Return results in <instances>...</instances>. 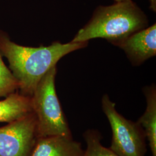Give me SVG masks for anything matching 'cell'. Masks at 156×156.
<instances>
[{
  "label": "cell",
  "mask_w": 156,
  "mask_h": 156,
  "mask_svg": "<svg viewBox=\"0 0 156 156\" xmlns=\"http://www.w3.org/2000/svg\"><path fill=\"white\" fill-rule=\"evenodd\" d=\"M37 138L33 112L0 127V156H30Z\"/></svg>",
  "instance_id": "cell-5"
},
{
  "label": "cell",
  "mask_w": 156,
  "mask_h": 156,
  "mask_svg": "<svg viewBox=\"0 0 156 156\" xmlns=\"http://www.w3.org/2000/svg\"><path fill=\"white\" fill-rule=\"evenodd\" d=\"M116 1V2H122V1H129V0H115Z\"/></svg>",
  "instance_id": "cell-13"
},
{
  "label": "cell",
  "mask_w": 156,
  "mask_h": 156,
  "mask_svg": "<svg viewBox=\"0 0 156 156\" xmlns=\"http://www.w3.org/2000/svg\"><path fill=\"white\" fill-rule=\"evenodd\" d=\"M56 67L50 69L40 80L31 96L38 138L56 135L73 137L56 93Z\"/></svg>",
  "instance_id": "cell-3"
},
{
  "label": "cell",
  "mask_w": 156,
  "mask_h": 156,
  "mask_svg": "<svg viewBox=\"0 0 156 156\" xmlns=\"http://www.w3.org/2000/svg\"><path fill=\"white\" fill-rule=\"evenodd\" d=\"M150 2V9L153 11H156V0H149Z\"/></svg>",
  "instance_id": "cell-12"
},
{
  "label": "cell",
  "mask_w": 156,
  "mask_h": 156,
  "mask_svg": "<svg viewBox=\"0 0 156 156\" xmlns=\"http://www.w3.org/2000/svg\"><path fill=\"white\" fill-rule=\"evenodd\" d=\"M144 93L147 106L144 113L140 117L138 123L145 131L149 142L152 156H156V89L155 85L145 87Z\"/></svg>",
  "instance_id": "cell-9"
},
{
  "label": "cell",
  "mask_w": 156,
  "mask_h": 156,
  "mask_svg": "<svg viewBox=\"0 0 156 156\" xmlns=\"http://www.w3.org/2000/svg\"><path fill=\"white\" fill-rule=\"evenodd\" d=\"M147 25L146 16L132 0L118 2L112 5L98 7L89 22L71 42H86L101 38L117 46Z\"/></svg>",
  "instance_id": "cell-2"
},
{
  "label": "cell",
  "mask_w": 156,
  "mask_h": 156,
  "mask_svg": "<svg viewBox=\"0 0 156 156\" xmlns=\"http://www.w3.org/2000/svg\"><path fill=\"white\" fill-rule=\"evenodd\" d=\"M0 53V97H7L19 90V83L11 71L6 66Z\"/></svg>",
  "instance_id": "cell-11"
},
{
  "label": "cell",
  "mask_w": 156,
  "mask_h": 156,
  "mask_svg": "<svg viewBox=\"0 0 156 156\" xmlns=\"http://www.w3.org/2000/svg\"><path fill=\"white\" fill-rule=\"evenodd\" d=\"M102 108L111 127L112 138L110 149L119 156H145L146 137L144 129L123 116L108 94L102 98Z\"/></svg>",
  "instance_id": "cell-4"
},
{
  "label": "cell",
  "mask_w": 156,
  "mask_h": 156,
  "mask_svg": "<svg viewBox=\"0 0 156 156\" xmlns=\"http://www.w3.org/2000/svg\"><path fill=\"white\" fill-rule=\"evenodd\" d=\"M88 42L62 44L55 42L38 48L18 45L0 30V53L6 58L9 68L19 83L20 93L31 97L46 73L71 52L87 46Z\"/></svg>",
  "instance_id": "cell-1"
},
{
  "label": "cell",
  "mask_w": 156,
  "mask_h": 156,
  "mask_svg": "<svg viewBox=\"0 0 156 156\" xmlns=\"http://www.w3.org/2000/svg\"><path fill=\"white\" fill-rule=\"evenodd\" d=\"M80 142L61 135L38 138L30 156H83Z\"/></svg>",
  "instance_id": "cell-7"
},
{
  "label": "cell",
  "mask_w": 156,
  "mask_h": 156,
  "mask_svg": "<svg viewBox=\"0 0 156 156\" xmlns=\"http://www.w3.org/2000/svg\"><path fill=\"white\" fill-rule=\"evenodd\" d=\"M83 138L87 144L83 156H119L109 148L102 145L101 140L102 136L97 129L86 130L83 133Z\"/></svg>",
  "instance_id": "cell-10"
},
{
  "label": "cell",
  "mask_w": 156,
  "mask_h": 156,
  "mask_svg": "<svg viewBox=\"0 0 156 156\" xmlns=\"http://www.w3.org/2000/svg\"><path fill=\"white\" fill-rule=\"evenodd\" d=\"M130 62L138 66L156 55V24L130 35L117 45Z\"/></svg>",
  "instance_id": "cell-6"
},
{
  "label": "cell",
  "mask_w": 156,
  "mask_h": 156,
  "mask_svg": "<svg viewBox=\"0 0 156 156\" xmlns=\"http://www.w3.org/2000/svg\"><path fill=\"white\" fill-rule=\"evenodd\" d=\"M32 112L31 97L15 92L0 101V122L11 123Z\"/></svg>",
  "instance_id": "cell-8"
}]
</instances>
